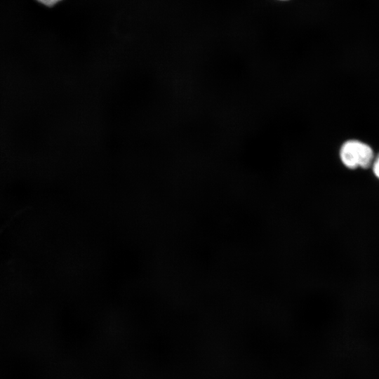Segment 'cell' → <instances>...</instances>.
Here are the masks:
<instances>
[{
  "label": "cell",
  "mask_w": 379,
  "mask_h": 379,
  "mask_svg": "<svg viewBox=\"0 0 379 379\" xmlns=\"http://www.w3.org/2000/svg\"><path fill=\"white\" fill-rule=\"evenodd\" d=\"M340 158L344 166L350 169L367 168L373 165L375 159L372 148L357 140H350L343 144Z\"/></svg>",
  "instance_id": "obj_1"
},
{
  "label": "cell",
  "mask_w": 379,
  "mask_h": 379,
  "mask_svg": "<svg viewBox=\"0 0 379 379\" xmlns=\"http://www.w3.org/2000/svg\"><path fill=\"white\" fill-rule=\"evenodd\" d=\"M372 166L375 175L379 179V154L374 159Z\"/></svg>",
  "instance_id": "obj_2"
},
{
  "label": "cell",
  "mask_w": 379,
  "mask_h": 379,
  "mask_svg": "<svg viewBox=\"0 0 379 379\" xmlns=\"http://www.w3.org/2000/svg\"><path fill=\"white\" fill-rule=\"evenodd\" d=\"M39 3L46 6H53L56 4L59 3L62 0H36Z\"/></svg>",
  "instance_id": "obj_3"
},
{
  "label": "cell",
  "mask_w": 379,
  "mask_h": 379,
  "mask_svg": "<svg viewBox=\"0 0 379 379\" xmlns=\"http://www.w3.org/2000/svg\"><path fill=\"white\" fill-rule=\"evenodd\" d=\"M282 1H284V0H282Z\"/></svg>",
  "instance_id": "obj_4"
}]
</instances>
